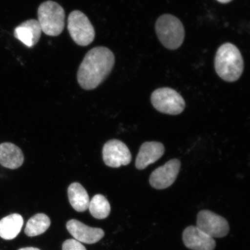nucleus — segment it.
Returning a JSON list of instances; mask_svg holds the SVG:
<instances>
[{
	"label": "nucleus",
	"mask_w": 250,
	"mask_h": 250,
	"mask_svg": "<svg viewBox=\"0 0 250 250\" xmlns=\"http://www.w3.org/2000/svg\"><path fill=\"white\" fill-rule=\"evenodd\" d=\"M115 61L113 52L106 47L97 46L90 49L78 68V83L83 89H95L110 74Z\"/></svg>",
	"instance_id": "1"
},
{
	"label": "nucleus",
	"mask_w": 250,
	"mask_h": 250,
	"mask_svg": "<svg viewBox=\"0 0 250 250\" xmlns=\"http://www.w3.org/2000/svg\"><path fill=\"white\" fill-rule=\"evenodd\" d=\"M214 67L218 76L226 82L233 83L238 80L245 67L239 49L232 43H224L215 54Z\"/></svg>",
	"instance_id": "2"
},
{
	"label": "nucleus",
	"mask_w": 250,
	"mask_h": 250,
	"mask_svg": "<svg viewBox=\"0 0 250 250\" xmlns=\"http://www.w3.org/2000/svg\"><path fill=\"white\" fill-rule=\"evenodd\" d=\"M155 31L162 44L168 49L179 48L185 39V29L182 22L170 14L162 15L158 19Z\"/></svg>",
	"instance_id": "3"
},
{
	"label": "nucleus",
	"mask_w": 250,
	"mask_h": 250,
	"mask_svg": "<svg viewBox=\"0 0 250 250\" xmlns=\"http://www.w3.org/2000/svg\"><path fill=\"white\" fill-rule=\"evenodd\" d=\"M65 17L64 9L57 2L46 1L39 6L38 21L42 32L47 36L60 35L64 30Z\"/></svg>",
	"instance_id": "4"
},
{
	"label": "nucleus",
	"mask_w": 250,
	"mask_h": 250,
	"mask_svg": "<svg viewBox=\"0 0 250 250\" xmlns=\"http://www.w3.org/2000/svg\"><path fill=\"white\" fill-rule=\"evenodd\" d=\"M153 107L161 113L176 115L182 113L186 102L176 90L170 87H161L154 90L151 96Z\"/></svg>",
	"instance_id": "5"
},
{
	"label": "nucleus",
	"mask_w": 250,
	"mask_h": 250,
	"mask_svg": "<svg viewBox=\"0 0 250 250\" xmlns=\"http://www.w3.org/2000/svg\"><path fill=\"white\" fill-rule=\"evenodd\" d=\"M67 22L68 32L77 45L86 46L95 40V29L83 12L78 10L72 11L68 16Z\"/></svg>",
	"instance_id": "6"
},
{
	"label": "nucleus",
	"mask_w": 250,
	"mask_h": 250,
	"mask_svg": "<svg viewBox=\"0 0 250 250\" xmlns=\"http://www.w3.org/2000/svg\"><path fill=\"white\" fill-rule=\"evenodd\" d=\"M196 227L212 238H222L229 232V224L226 219L208 210L198 212Z\"/></svg>",
	"instance_id": "7"
},
{
	"label": "nucleus",
	"mask_w": 250,
	"mask_h": 250,
	"mask_svg": "<svg viewBox=\"0 0 250 250\" xmlns=\"http://www.w3.org/2000/svg\"><path fill=\"white\" fill-rule=\"evenodd\" d=\"M103 158L106 165L113 168L129 165L132 159L127 146L116 139L109 140L105 144L103 149Z\"/></svg>",
	"instance_id": "8"
},
{
	"label": "nucleus",
	"mask_w": 250,
	"mask_h": 250,
	"mask_svg": "<svg viewBox=\"0 0 250 250\" xmlns=\"http://www.w3.org/2000/svg\"><path fill=\"white\" fill-rule=\"evenodd\" d=\"M181 168V162L177 159L168 161L156 168L149 177V184L156 189L167 188L176 180Z\"/></svg>",
	"instance_id": "9"
},
{
	"label": "nucleus",
	"mask_w": 250,
	"mask_h": 250,
	"mask_svg": "<svg viewBox=\"0 0 250 250\" xmlns=\"http://www.w3.org/2000/svg\"><path fill=\"white\" fill-rule=\"evenodd\" d=\"M183 240L184 245L192 250H214L216 247L213 238L192 226L184 229Z\"/></svg>",
	"instance_id": "10"
},
{
	"label": "nucleus",
	"mask_w": 250,
	"mask_h": 250,
	"mask_svg": "<svg viewBox=\"0 0 250 250\" xmlns=\"http://www.w3.org/2000/svg\"><path fill=\"white\" fill-rule=\"evenodd\" d=\"M67 229L77 241L83 243H96L104 236V232L101 228H92L86 226L77 220L68 221Z\"/></svg>",
	"instance_id": "11"
},
{
	"label": "nucleus",
	"mask_w": 250,
	"mask_h": 250,
	"mask_svg": "<svg viewBox=\"0 0 250 250\" xmlns=\"http://www.w3.org/2000/svg\"><path fill=\"white\" fill-rule=\"evenodd\" d=\"M165 153L163 144L157 142H147L140 146L136 159L135 166L138 170H144L149 165L158 161Z\"/></svg>",
	"instance_id": "12"
},
{
	"label": "nucleus",
	"mask_w": 250,
	"mask_h": 250,
	"mask_svg": "<svg viewBox=\"0 0 250 250\" xmlns=\"http://www.w3.org/2000/svg\"><path fill=\"white\" fill-rule=\"evenodd\" d=\"M42 30L38 21L29 20L15 28L14 36L25 45L31 48L36 45L42 36Z\"/></svg>",
	"instance_id": "13"
},
{
	"label": "nucleus",
	"mask_w": 250,
	"mask_h": 250,
	"mask_svg": "<svg viewBox=\"0 0 250 250\" xmlns=\"http://www.w3.org/2000/svg\"><path fill=\"white\" fill-rule=\"evenodd\" d=\"M24 155L18 146L11 143L0 145V164L9 169H17L23 165Z\"/></svg>",
	"instance_id": "14"
},
{
	"label": "nucleus",
	"mask_w": 250,
	"mask_h": 250,
	"mask_svg": "<svg viewBox=\"0 0 250 250\" xmlns=\"http://www.w3.org/2000/svg\"><path fill=\"white\" fill-rule=\"evenodd\" d=\"M24 224L21 215L14 213L0 220V237L5 240H12L21 232Z\"/></svg>",
	"instance_id": "15"
},
{
	"label": "nucleus",
	"mask_w": 250,
	"mask_h": 250,
	"mask_svg": "<svg viewBox=\"0 0 250 250\" xmlns=\"http://www.w3.org/2000/svg\"><path fill=\"white\" fill-rule=\"evenodd\" d=\"M68 199L72 207L78 212H83L89 208L90 199L88 193L81 184H71L68 188Z\"/></svg>",
	"instance_id": "16"
},
{
	"label": "nucleus",
	"mask_w": 250,
	"mask_h": 250,
	"mask_svg": "<svg viewBox=\"0 0 250 250\" xmlns=\"http://www.w3.org/2000/svg\"><path fill=\"white\" fill-rule=\"evenodd\" d=\"M51 223V220L46 214H37L27 221L24 232L29 237L40 235L48 229Z\"/></svg>",
	"instance_id": "17"
},
{
	"label": "nucleus",
	"mask_w": 250,
	"mask_h": 250,
	"mask_svg": "<svg viewBox=\"0 0 250 250\" xmlns=\"http://www.w3.org/2000/svg\"><path fill=\"white\" fill-rule=\"evenodd\" d=\"M89 210L94 218L102 220L107 218L111 211V206L105 197L101 195H96L90 201Z\"/></svg>",
	"instance_id": "18"
},
{
	"label": "nucleus",
	"mask_w": 250,
	"mask_h": 250,
	"mask_svg": "<svg viewBox=\"0 0 250 250\" xmlns=\"http://www.w3.org/2000/svg\"><path fill=\"white\" fill-rule=\"evenodd\" d=\"M62 250H86L80 242L76 239H68L62 244Z\"/></svg>",
	"instance_id": "19"
},
{
	"label": "nucleus",
	"mask_w": 250,
	"mask_h": 250,
	"mask_svg": "<svg viewBox=\"0 0 250 250\" xmlns=\"http://www.w3.org/2000/svg\"><path fill=\"white\" fill-rule=\"evenodd\" d=\"M18 250H40L39 249L35 248H25L19 249Z\"/></svg>",
	"instance_id": "20"
},
{
	"label": "nucleus",
	"mask_w": 250,
	"mask_h": 250,
	"mask_svg": "<svg viewBox=\"0 0 250 250\" xmlns=\"http://www.w3.org/2000/svg\"><path fill=\"white\" fill-rule=\"evenodd\" d=\"M217 1L219 2L223 3V4H227V3L232 1V0H217Z\"/></svg>",
	"instance_id": "21"
}]
</instances>
